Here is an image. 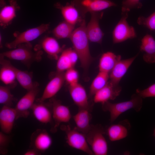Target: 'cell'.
<instances>
[{"instance_id":"11","label":"cell","mask_w":155,"mask_h":155,"mask_svg":"<svg viewBox=\"0 0 155 155\" xmlns=\"http://www.w3.org/2000/svg\"><path fill=\"white\" fill-rule=\"evenodd\" d=\"M51 103L52 119L55 123L53 129L56 130L61 123H68L70 121L71 115L69 107L63 104L59 100L51 99Z\"/></svg>"},{"instance_id":"12","label":"cell","mask_w":155,"mask_h":155,"mask_svg":"<svg viewBox=\"0 0 155 155\" xmlns=\"http://www.w3.org/2000/svg\"><path fill=\"white\" fill-rule=\"evenodd\" d=\"M122 88L119 84H116L108 81L106 85L97 92L93 96V101L95 103L101 104L114 100L120 94Z\"/></svg>"},{"instance_id":"22","label":"cell","mask_w":155,"mask_h":155,"mask_svg":"<svg viewBox=\"0 0 155 155\" xmlns=\"http://www.w3.org/2000/svg\"><path fill=\"white\" fill-rule=\"evenodd\" d=\"M38 50L42 49L48 56L52 59L57 60L59 55L63 51L56 39L54 38L45 36L41 40Z\"/></svg>"},{"instance_id":"40","label":"cell","mask_w":155,"mask_h":155,"mask_svg":"<svg viewBox=\"0 0 155 155\" xmlns=\"http://www.w3.org/2000/svg\"></svg>"},{"instance_id":"35","label":"cell","mask_w":155,"mask_h":155,"mask_svg":"<svg viewBox=\"0 0 155 155\" xmlns=\"http://www.w3.org/2000/svg\"><path fill=\"white\" fill-rule=\"evenodd\" d=\"M8 134L0 131V153L5 154L8 152V147L10 141V137Z\"/></svg>"},{"instance_id":"28","label":"cell","mask_w":155,"mask_h":155,"mask_svg":"<svg viewBox=\"0 0 155 155\" xmlns=\"http://www.w3.org/2000/svg\"><path fill=\"white\" fill-rule=\"evenodd\" d=\"M13 68L16 74V80L24 89L28 91L36 85L37 83L33 82L31 73L21 70L13 65Z\"/></svg>"},{"instance_id":"30","label":"cell","mask_w":155,"mask_h":155,"mask_svg":"<svg viewBox=\"0 0 155 155\" xmlns=\"http://www.w3.org/2000/svg\"><path fill=\"white\" fill-rule=\"evenodd\" d=\"M109 79V73L99 71L90 86L89 95L90 97L93 96L97 92L104 87Z\"/></svg>"},{"instance_id":"13","label":"cell","mask_w":155,"mask_h":155,"mask_svg":"<svg viewBox=\"0 0 155 155\" xmlns=\"http://www.w3.org/2000/svg\"><path fill=\"white\" fill-rule=\"evenodd\" d=\"M64 73V72H56L46 85L41 96L37 102H43L47 99L52 98L57 93L65 81Z\"/></svg>"},{"instance_id":"39","label":"cell","mask_w":155,"mask_h":155,"mask_svg":"<svg viewBox=\"0 0 155 155\" xmlns=\"http://www.w3.org/2000/svg\"><path fill=\"white\" fill-rule=\"evenodd\" d=\"M153 135L155 137V128H154V130Z\"/></svg>"},{"instance_id":"16","label":"cell","mask_w":155,"mask_h":155,"mask_svg":"<svg viewBox=\"0 0 155 155\" xmlns=\"http://www.w3.org/2000/svg\"><path fill=\"white\" fill-rule=\"evenodd\" d=\"M54 7L61 11L65 21L72 25L75 26L77 24H80L84 19L71 1L65 5L57 2L54 4Z\"/></svg>"},{"instance_id":"7","label":"cell","mask_w":155,"mask_h":155,"mask_svg":"<svg viewBox=\"0 0 155 155\" xmlns=\"http://www.w3.org/2000/svg\"><path fill=\"white\" fill-rule=\"evenodd\" d=\"M71 1L84 18L88 12L101 11L117 5L115 3L109 0H72Z\"/></svg>"},{"instance_id":"14","label":"cell","mask_w":155,"mask_h":155,"mask_svg":"<svg viewBox=\"0 0 155 155\" xmlns=\"http://www.w3.org/2000/svg\"><path fill=\"white\" fill-rule=\"evenodd\" d=\"M78 59V55L73 49L69 48L63 50L57 60V72H63L74 67Z\"/></svg>"},{"instance_id":"6","label":"cell","mask_w":155,"mask_h":155,"mask_svg":"<svg viewBox=\"0 0 155 155\" xmlns=\"http://www.w3.org/2000/svg\"><path fill=\"white\" fill-rule=\"evenodd\" d=\"M60 128L66 134V142L69 146L89 155H94L89 147L85 134L75 127L71 128L69 125H62Z\"/></svg>"},{"instance_id":"23","label":"cell","mask_w":155,"mask_h":155,"mask_svg":"<svg viewBox=\"0 0 155 155\" xmlns=\"http://www.w3.org/2000/svg\"><path fill=\"white\" fill-rule=\"evenodd\" d=\"M0 79L7 86L11 87L15 84L16 80L13 65L0 54Z\"/></svg>"},{"instance_id":"36","label":"cell","mask_w":155,"mask_h":155,"mask_svg":"<svg viewBox=\"0 0 155 155\" xmlns=\"http://www.w3.org/2000/svg\"><path fill=\"white\" fill-rule=\"evenodd\" d=\"M136 93L142 98L155 97V83L143 90L137 89Z\"/></svg>"},{"instance_id":"15","label":"cell","mask_w":155,"mask_h":155,"mask_svg":"<svg viewBox=\"0 0 155 155\" xmlns=\"http://www.w3.org/2000/svg\"><path fill=\"white\" fill-rule=\"evenodd\" d=\"M31 146L38 151L43 152L47 150L52 143V138L45 130L37 129L31 137Z\"/></svg>"},{"instance_id":"21","label":"cell","mask_w":155,"mask_h":155,"mask_svg":"<svg viewBox=\"0 0 155 155\" xmlns=\"http://www.w3.org/2000/svg\"><path fill=\"white\" fill-rule=\"evenodd\" d=\"M137 55L132 57L119 61L109 73L110 81L114 84H119L120 81Z\"/></svg>"},{"instance_id":"31","label":"cell","mask_w":155,"mask_h":155,"mask_svg":"<svg viewBox=\"0 0 155 155\" xmlns=\"http://www.w3.org/2000/svg\"><path fill=\"white\" fill-rule=\"evenodd\" d=\"M14 98L8 86H0V103L3 106L11 107Z\"/></svg>"},{"instance_id":"34","label":"cell","mask_w":155,"mask_h":155,"mask_svg":"<svg viewBox=\"0 0 155 155\" xmlns=\"http://www.w3.org/2000/svg\"><path fill=\"white\" fill-rule=\"evenodd\" d=\"M122 12H128L133 9H139L142 5L140 0H124L122 2Z\"/></svg>"},{"instance_id":"17","label":"cell","mask_w":155,"mask_h":155,"mask_svg":"<svg viewBox=\"0 0 155 155\" xmlns=\"http://www.w3.org/2000/svg\"><path fill=\"white\" fill-rule=\"evenodd\" d=\"M17 114L15 108L3 106L0 111V127L1 131L7 134L11 133Z\"/></svg>"},{"instance_id":"26","label":"cell","mask_w":155,"mask_h":155,"mask_svg":"<svg viewBox=\"0 0 155 155\" xmlns=\"http://www.w3.org/2000/svg\"><path fill=\"white\" fill-rule=\"evenodd\" d=\"M38 102L34 103L31 109L34 117L41 123L47 124L50 123L53 119L52 111L43 102Z\"/></svg>"},{"instance_id":"32","label":"cell","mask_w":155,"mask_h":155,"mask_svg":"<svg viewBox=\"0 0 155 155\" xmlns=\"http://www.w3.org/2000/svg\"><path fill=\"white\" fill-rule=\"evenodd\" d=\"M137 22L138 24L146 27L151 31L155 30V11L147 17H139Z\"/></svg>"},{"instance_id":"4","label":"cell","mask_w":155,"mask_h":155,"mask_svg":"<svg viewBox=\"0 0 155 155\" xmlns=\"http://www.w3.org/2000/svg\"><path fill=\"white\" fill-rule=\"evenodd\" d=\"M106 130L100 125H91L90 129L85 135L89 145L94 154L106 155L108 146L104 135Z\"/></svg>"},{"instance_id":"8","label":"cell","mask_w":155,"mask_h":155,"mask_svg":"<svg viewBox=\"0 0 155 155\" xmlns=\"http://www.w3.org/2000/svg\"><path fill=\"white\" fill-rule=\"evenodd\" d=\"M128 12H122V17L113 32V41L114 44L124 42L128 39L134 38L137 35L134 28L129 26L127 19Z\"/></svg>"},{"instance_id":"25","label":"cell","mask_w":155,"mask_h":155,"mask_svg":"<svg viewBox=\"0 0 155 155\" xmlns=\"http://www.w3.org/2000/svg\"><path fill=\"white\" fill-rule=\"evenodd\" d=\"M140 50L145 53L143 58L145 62L149 63H155V40L152 35L147 34L143 38Z\"/></svg>"},{"instance_id":"29","label":"cell","mask_w":155,"mask_h":155,"mask_svg":"<svg viewBox=\"0 0 155 155\" xmlns=\"http://www.w3.org/2000/svg\"><path fill=\"white\" fill-rule=\"evenodd\" d=\"M75 25L65 21L60 22L52 30V33L57 39L70 38L73 31Z\"/></svg>"},{"instance_id":"19","label":"cell","mask_w":155,"mask_h":155,"mask_svg":"<svg viewBox=\"0 0 155 155\" xmlns=\"http://www.w3.org/2000/svg\"><path fill=\"white\" fill-rule=\"evenodd\" d=\"M68 90L73 101L79 108L91 110L87 93L82 85L78 83L73 86H69Z\"/></svg>"},{"instance_id":"33","label":"cell","mask_w":155,"mask_h":155,"mask_svg":"<svg viewBox=\"0 0 155 155\" xmlns=\"http://www.w3.org/2000/svg\"><path fill=\"white\" fill-rule=\"evenodd\" d=\"M64 75L65 80L68 84L69 86H73L78 83V73L74 67L65 71Z\"/></svg>"},{"instance_id":"18","label":"cell","mask_w":155,"mask_h":155,"mask_svg":"<svg viewBox=\"0 0 155 155\" xmlns=\"http://www.w3.org/2000/svg\"><path fill=\"white\" fill-rule=\"evenodd\" d=\"M131 125L127 119H125L118 123L112 124L106 130L109 140L111 142L120 140L126 138L131 128Z\"/></svg>"},{"instance_id":"3","label":"cell","mask_w":155,"mask_h":155,"mask_svg":"<svg viewBox=\"0 0 155 155\" xmlns=\"http://www.w3.org/2000/svg\"><path fill=\"white\" fill-rule=\"evenodd\" d=\"M143 104L142 98L137 94H133L131 99L127 101L116 103L109 101L102 104V110L110 114V120L113 123L122 114L131 109L137 112L141 110Z\"/></svg>"},{"instance_id":"37","label":"cell","mask_w":155,"mask_h":155,"mask_svg":"<svg viewBox=\"0 0 155 155\" xmlns=\"http://www.w3.org/2000/svg\"><path fill=\"white\" fill-rule=\"evenodd\" d=\"M40 154V152L36 150L33 148L28 150L24 153V155H37Z\"/></svg>"},{"instance_id":"20","label":"cell","mask_w":155,"mask_h":155,"mask_svg":"<svg viewBox=\"0 0 155 155\" xmlns=\"http://www.w3.org/2000/svg\"><path fill=\"white\" fill-rule=\"evenodd\" d=\"M9 3L1 7L0 11V25L5 28L10 25L16 17V13L20 7L16 0H9Z\"/></svg>"},{"instance_id":"38","label":"cell","mask_w":155,"mask_h":155,"mask_svg":"<svg viewBox=\"0 0 155 155\" xmlns=\"http://www.w3.org/2000/svg\"><path fill=\"white\" fill-rule=\"evenodd\" d=\"M0 45L1 48L2 47V37L1 35L0 34Z\"/></svg>"},{"instance_id":"1","label":"cell","mask_w":155,"mask_h":155,"mask_svg":"<svg viewBox=\"0 0 155 155\" xmlns=\"http://www.w3.org/2000/svg\"><path fill=\"white\" fill-rule=\"evenodd\" d=\"M86 23L84 19L80 26L74 30L70 38L74 49L78 56L81 65L85 70L88 68L93 58L91 55L89 39L86 31Z\"/></svg>"},{"instance_id":"2","label":"cell","mask_w":155,"mask_h":155,"mask_svg":"<svg viewBox=\"0 0 155 155\" xmlns=\"http://www.w3.org/2000/svg\"><path fill=\"white\" fill-rule=\"evenodd\" d=\"M42 54V51L34 48L29 42L20 44L15 48L1 54L4 57L19 61L29 67L33 62L40 61Z\"/></svg>"},{"instance_id":"24","label":"cell","mask_w":155,"mask_h":155,"mask_svg":"<svg viewBox=\"0 0 155 155\" xmlns=\"http://www.w3.org/2000/svg\"><path fill=\"white\" fill-rule=\"evenodd\" d=\"M90 111L87 109L79 108L78 113L73 116L76 125L75 128L85 135L88 132L91 127L90 122L92 116Z\"/></svg>"},{"instance_id":"27","label":"cell","mask_w":155,"mask_h":155,"mask_svg":"<svg viewBox=\"0 0 155 155\" xmlns=\"http://www.w3.org/2000/svg\"><path fill=\"white\" fill-rule=\"evenodd\" d=\"M121 59V56L111 52H107L101 55L99 60V69L100 71L110 73L116 63Z\"/></svg>"},{"instance_id":"5","label":"cell","mask_w":155,"mask_h":155,"mask_svg":"<svg viewBox=\"0 0 155 155\" xmlns=\"http://www.w3.org/2000/svg\"><path fill=\"white\" fill-rule=\"evenodd\" d=\"M49 26V23L42 24L22 32L16 31L13 34L14 39L6 43L5 46L8 49H12L20 44L30 42L47 31Z\"/></svg>"},{"instance_id":"10","label":"cell","mask_w":155,"mask_h":155,"mask_svg":"<svg viewBox=\"0 0 155 155\" xmlns=\"http://www.w3.org/2000/svg\"><path fill=\"white\" fill-rule=\"evenodd\" d=\"M90 13V20L86 26L89 40L92 42L101 44L104 33L100 27L99 21L102 17L103 12L100 11Z\"/></svg>"},{"instance_id":"9","label":"cell","mask_w":155,"mask_h":155,"mask_svg":"<svg viewBox=\"0 0 155 155\" xmlns=\"http://www.w3.org/2000/svg\"><path fill=\"white\" fill-rule=\"evenodd\" d=\"M39 91L38 84L27 92L18 101L15 107L17 119L20 118H26L30 114L31 109L34 103L36 97Z\"/></svg>"}]
</instances>
